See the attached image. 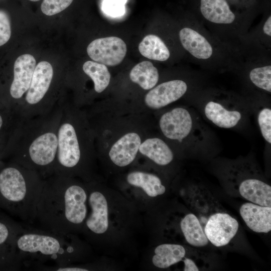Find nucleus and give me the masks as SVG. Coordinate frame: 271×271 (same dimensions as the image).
<instances>
[{
  "mask_svg": "<svg viewBox=\"0 0 271 271\" xmlns=\"http://www.w3.org/2000/svg\"><path fill=\"white\" fill-rule=\"evenodd\" d=\"M87 200V188L73 177L53 174L44 179L35 220L45 230L72 234L83 229Z\"/></svg>",
  "mask_w": 271,
  "mask_h": 271,
  "instance_id": "obj_1",
  "label": "nucleus"
},
{
  "mask_svg": "<svg viewBox=\"0 0 271 271\" xmlns=\"http://www.w3.org/2000/svg\"><path fill=\"white\" fill-rule=\"evenodd\" d=\"M61 113L60 101L47 114L19 118L13 131L12 162L37 172L43 179L52 175Z\"/></svg>",
  "mask_w": 271,
  "mask_h": 271,
  "instance_id": "obj_2",
  "label": "nucleus"
},
{
  "mask_svg": "<svg viewBox=\"0 0 271 271\" xmlns=\"http://www.w3.org/2000/svg\"><path fill=\"white\" fill-rule=\"evenodd\" d=\"M159 126L167 139L192 157L212 160L221 151L217 136L193 107H177L164 113Z\"/></svg>",
  "mask_w": 271,
  "mask_h": 271,
  "instance_id": "obj_3",
  "label": "nucleus"
},
{
  "mask_svg": "<svg viewBox=\"0 0 271 271\" xmlns=\"http://www.w3.org/2000/svg\"><path fill=\"white\" fill-rule=\"evenodd\" d=\"M212 160V171L228 194L271 207V186L252 152L235 159L216 157Z\"/></svg>",
  "mask_w": 271,
  "mask_h": 271,
  "instance_id": "obj_4",
  "label": "nucleus"
},
{
  "mask_svg": "<svg viewBox=\"0 0 271 271\" xmlns=\"http://www.w3.org/2000/svg\"><path fill=\"white\" fill-rule=\"evenodd\" d=\"M44 181L37 172L15 162L3 165L0 168V209L32 223Z\"/></svg>",
  "mask_w": 271,
  "mask_h": 271,
  "instance_id": "obj_5",
  "label": "nucleus"
},
{
  "mask_svg": "<svg viewBox=\"0 0 271 271\" xmlns=\"http://www.w3.org/2000/svg\"><path fill=\"white\" fill-rule=\"evenodd\" d=\"M16 247L23 265L27 261L36 266L54 262L57 265L70 264L82 254V246L73 234L24 227L16 239Z\"/></svg>",
  "mask_w": 271,
  "mask_h": 271,
  "instance_id": "obj_6",
  "label": "nucleus"
},
{
  "mask_svg": "<svg viewBox=\"0 0 271 271\" xmlns=\"http://www.w3.org/2000/svg\"><path fill=\"white\" fill-rule=\"evenodd\" d=\"M202 117L219 128L245 131L252 115L247 98L219 91H206L192 101Z\"/></svg>",
  "mask_w": 271,
  "mask_h": 271,
  "instance_id": "obj_7",
  "label": "nucleus"
},
{
  "mask_svg": "<svg viewBox=\"0 0 271 271\" xmlns=\"http://www.w3.org/2000/svg\"><path fill=\"white\" fill-rule=\"evenodd\" d=\"M61 107L53 174L73 177L80 173L84 158L80 130L77 125L76 114L71 107L61 101Z\"/></svg>",
  "mask_w": 271,
  "mask_h": 271,
  "instance_id": "obj_8",
  "label": "nucleus"
},
{
  "mask_svg": "<svg viewBox=\"0 0 271 271\" xmlns=\"http://www.w3.org/2000/svg\"><path fill=\"white\" fill-rule=\"evenodd\" d=\"M202 227L209 242L221 247L228 245L235 236L239 223L220 205L206 218Z\"/></svg>",
  "mask_w": 271,
  "mask_h": 271,
  "instance_id": "obj_9",
  "label": "nucleus"
},
{
  "mask_svg": "<svg viewBox=\"0 0 271 271\" xmlns=\"http://www.w3.org/2000/svg\"><path fill=\"white\" fill-rule=\"evenodd\" d=\"M23 227L0 212V270H17L23 263L16 247V239Z\"/></svg>",
  "mask_w": 271,
  "mask_h": 271,
  "instance_id": "obj_10",
  "label": "nucleus"
},
{
  "mask_svg": "<svg viewBox=\"0 0 271 271\" xmlns=\"http://www.w3.org/2000/svg\"><path fill=\"white\" fill-rule=\"evenodd\" d=\"M36 65L35 58L28 54L20 56L14 63L13 79L9 92L14 100L13 111L18 118L24 98L31 84Z\"/></svg>",
  "mask_w": 271,
  "mask_h": 271,
  "instance_id": "obj_11",
  "label": "nucleus"
},
{
  "mask_svg": "<svg viewBox=\"0 0 271 271\" xmlns=\"http://www.w3.org/2000/svg\"><path fill=\"white\" fill-rule=\"evenodd\" d=\"M126 51L124 42L116 37L95 39L87 48V54L91 59L109 66L120 64L125 57Z\"/></svg>",
  "mask_w": 271,
  "mask_h": 271,
  "instance_id": "obj_12",
  "label": "nucleus"
},
{
  "mask_svg": "<svg viewBox=\"0 0 271 271\" xmlns=\"http://www.w3.org/2000/svg\"><path fill=\"white\" fill-rule=\"evenodd\" d=\"M87 202L91 212L85 219V230L89 234L100 235L104 233L108 228V203L104 195L100 191L88 190Z\"/></svg>",
  "mask_w": 271,
  "mask_h": 271,
  "instance_id": "obj_13",
  "label": "nucleus"
},
{
  "mask_svg": "<svg viewBox=\"0 0 271 271\" xmlns=\"http://www.w3.org/2000/svg\"><path fill=\"white\" fill-rule=\"evenodd\" d=\"M188 88L187 83L182 80L163 82L146 94L145 103L152 109L163 108L181 98L186 93Z\"/></svg>",
  "mask_w": 271,
  "mask_h": 271,
  "instance_id": "obj_14",
  "label": "nucleus"
},
{
  "mask_svg": "<svg viewBox=\"0 0 271 271\" xmlns=\"http://www.w3.org/2000/svg\"><path fill=\"white\" fill-rule=\"evenodd\" d=\"M239 214L246 226L252 231L267 233L271 230V207L250 202L241 205Z\"/></svg>",
  "mask_w": 271,
  "mask_h": 271,
  "instance_id": "obj_15",
  "label": "nucleus"
},
{
  "mask_svg": "<svg viewBox=\"0 0 271 271\" xmlns=\"http://www.w3.org/2000/svg\"><path fill=\"white\" fill-rule=\"evenodd\" d=\"M141 144V140L138 133H127L111 147L109 152V158L116 166H126L136 158Z\"/></svg>",
  "mask_w": 271,
  "mask_h": 271,
  "instance_id": "obj_16",
  "label": "nucleus"
},
{
  "mask_svg": "<svg viewBox=\"0 0 271 271\" xmlns=\"http://www.w3.org/2000/svg\"><path fill=\"white\" fill-rule=\"evenodd\" d=\"M179 38L183 48L194 57L200 60L210 58L213 49L208 40L197 31L184 27L179 32Z\"/></svg>",
  "mask_w": 271,
  "mask_h": 271,
  "instance_id": "obj_17",
  "label": "nucleus"
},
{
  "mask_svg": "<svg viewBox=\"0 0 271 271\" xmlns=\"http://www.w3.org/2000/svg\"><path fill=\"white\" fill-rule=\"evenodd\" d=\"M179 228L185 243L192 248H203L209 244L201 222L194 213L184 214L179 222Z\"/></svg>",
  "mask_w": 271,
  "mask_h": 271,
  "instance_id": "obj_18",
  "label": "nucleus"
},
{
  "mask_svg": "<svg viewBox=\"0 0 271 271\" xmlns=\"http://www.w3.org/2000/svg\"><path fill=\"white\" fill-rule=\"evenodd\" d=\"M200 8L203 17L212 23L229 25L236 19L226 0H200Z\"/></svg>",
  "mask_w": 271,
  "mask_h": 271,
  "instance_id": "obj_19",
  "label": "nucleus"
},
{
  "mask_svg": "<svg viewBox=\"0 0 271 271\" xmlns=\"http://www.w3.org/2000/svg\"><path fill=\"white\" fill-rule=\"evenodd\" d=\"M139 151L156 164L165 166L173 160L174 155L169 145L158 138H150L141 143Z\"/></svg>",
  "mask_w": 271,
  "mask_h": 271,
  "instance_id": "obj_20",
  "label": "nucleus"
},
{
  "mask_svg": "<svg viewBox=\"0 0 271 271\" xmlns=\"http://www.w3.org/2000/svg\"><path fill=\"white\" fill-rule=\"evenodd\" d=\"M152 258L153 264L159 268H168L186 257L185 247L177 243H164L157 246Z\"/></svg>",
  "mask_w": 271,
  "mask_h": 271,
  "instance_id": "obj_21",
  "label": "nucleus"
},
{
  "mask_svg": "<svg viewBox=\"0 0 271 271\" xmlns=\"http://www.w3.org/2000/svg\"><path fill=\"white\" fill-rule=\"evenodd\" d=\"M130 185L141 188L149 197H155L164 194L166 187L157 175L140 171L129 173L126 177Z\"/></svg>",
  "mask_w": 271,
  "mask_h": 271,
  "instance_id": "obj_22",
  "label": "nucleus"
},
{
  "mask_svg": "<svg viewBox=\"0 0 271 271\" xmlns=\"http://www.w3.org/2000/svg\"><path fill=\"white\" fill-rule=\"evenodd\" d=\"M255 115L261 135L266 146L270 148L271 145V107L264 100L248 99Z\"/></svg>",
  "mask_w": 271,
  "mask_h": 271,
  "instance_id": "obj_23",
  "label": "nucleus"
},
{
  "mask_svg": "<svg viewBox=\"0 0 271 271\" xmlns=\"http://www.w3.org/2000/svg\"><path fill=\"white\" fill-rule=\"evenodd\" d=\"M130 80L145 90L153 88L158 82V70L150 61L140 62L134 66L129 73Z\"/></svg>",
  "mask_w": 271,
  "mask_h": 271,
  "instance_id": "obj_24",
  "label": "nucleus"
},
{
  "mask_svg": "<svg viewBox=\"0 0 271 271\" xmlns=\"http://www.w3.org/2000/svg\"><path fill=\"white\" fill-rule=\"evenodd\" d=\"M140 53L152 60L165 61L170 56L169 49L158 36L148 35L145 37L139 45Z\"/></svg>",
  "mask_w": 271,
  "mask_h": 271,
  "instance_id": "obj_25",
  "label": "nucleus"
},
{
  "mask_svg": "<svg viewBox=\"0 0 271 271\" xmlns=\"http://www.w3.org/2000/svg\"><path fill=\"white\" fill-rule=\"evenodd\" d=\"M84 72L93 81L94 89L101 93L108 86L110 74L106 65L95 61H87L82 67Z\"/></svg>",
  "mask_w": 271,
  "mask_h": 271,
  "instance_id": "obj_26",
  "label": "nucleus"
},
{
  "mask_svg": "<svg viewBox=\"0 0 271 271\" xmlns=\"http://www.w3.org/2000/svg\"><path fill=\"white\" fill-rule=\"evenodd\" d=\"M251 83L258 89L271 93V66L263 65L254 67L248 73Z\"/></svg>",
  "mask_w": 271,
  "mask_h": 271,
  "instance_id": "obj_27",
  "label": "nucleus"
},
{
  "mask_svg": "<svg viewBox=\"0 0 271 271\" xmlns=\"http://www.w3.org/2000/svg\"><path fill=\"white\" fill-rule=\"evenodd\" d=\"M73 0H43L41 9L47 16H53L60 13L68 7Z\"/></svg>",
  "mask_w": 271,
  "mask_h": 271,
  "instance_id": "obj_28",
  "label": "nucleus"
},
{
  "mask_svg": "<svg viewBox=\"0 0 271 271\" xmlns=\"http://www.w3.org/2000/svg\"><path fill=\"white\" fill-rule=\"evenodd\" d=\"M125 3V0H104L103 11L112 17L120 16L124 13Z\"/></svg>",
  "mask_w": 271,
  "mask_h": 271,
  "instance_id": "obj_29",
  "label": "nucleus"
},
{
  "mask_svg": "<svg viewBox=\"0 0 271 271\" xmlns=\"http://www.w3.org/2000/svg\"><path fill=\"white\" fill-rule=\"evenodd\" d=\"M11 35V28L9 17L3 11H0V46L5 44Z\"/></svg>",
  "mask_w": 271,
  "mask_h": 271,
  "instance_id": "obj_30",
  "label": "nucleus"
},
{
  "mask_svg": "<svg viewBox=\"0 0 271 271\" xmlns=\"http://www.w3.org/2000/svg\"><path fill=\"white\" fill-rule=\"evenodd\" d=\"M184 271H198L200 268L196 263V261L193 259V257H186L183 260Z\"/></svg>",
  "mask_w": 271,
  "mask_h": 271,
  "instance_id": "obj_31",
  "label": "nucleus"
},
{
  "mask_svg": "<svg viewBox=\"0 0 271 271\" xmlns=\"http://www.w3.org/2000/svg\"><path fill=\"white\" fill-rule=\"evenodd\" d=\"M263 31L264 34L268 37L271 36V17L269 16L265 21L263 26Z\"/></svg>",
  "mask_w": 271,
  "mask_h": 271,
  "instance_id": "obj_32",
  "label": "nucleus"
},
{
  "mask_svg": "<svg viewBox=\"0 0 271 271\" xmlns=\"http://www.w3.org/2000/svg\"><path fill=\"white\" fill-rule=\"evenodd\" d=\"M4 123V119L3 115L1 113H0V131L1 130L3 127Z\"/></svg>",
  "mask_w": 271,
  "mask_h": 271,
  "instance_id": "obj_33",
  "label": "nucleus"
},
{
  "mask_svg": "<svg viewBox=\"0 0 271 271\" xmlns=\"http://www.w3.org/2000/svg\"><path fill=\"white\" fill-rule=\"evenodd\" d=\"M29 1H31L32 2H37V1H39L40 0H29Z\"/></svg>",
  "mask_w": 271,
  "mask_h": 271,
  "instance_id": "obj_34",
  "label": "nucleus"
}]
</instances>
